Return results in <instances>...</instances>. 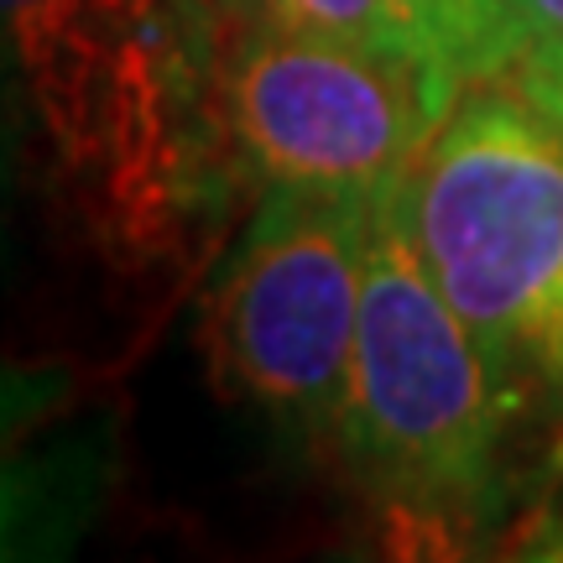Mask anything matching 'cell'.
I'll return each instance as SVG.
<instances>
[{"label": "cell", "instance_id": "obj_11", "mask_svg": "<svg viewBox=\"0 0 563 563\" xmlns=\"http://www.w3.org/2000/svg\"><path fill=\"white\" fill-rule=\"evenodd\" d=\"M517 559H532V563H563V517H548L538 522L532 532L522 538Z\"/></svg>", "mask_w": 563, "mask_h": 563}, {"label": "cell", "instance_id": "obj_7", "mask_svg": "<svg viewBox=\"0 0 563 563\" xmlns=\"http://www.w3.org/2000/svg\"><path fill=\"white\" fill-rule=\"evenodd\" d=\"M397 5L412 21L449 100H460L470 84L506 79L527 47L511 0H397Z\"/></svg>", "mask_w": 563, "mask_h": 563}, {"label": "cell", "instance_id": "obj_2", "mask_svg": "<svg viewBox=\"0 0 563 563\" xmlns=\"http://www.w3.org/2000/svg\"><path fill=\"white\" fill-rule=\"evenodd\" d=\"M517 402L422 266L407 178L371 209L361 323L340 412L350 475L397 522L449 538L501 517V439Z\"/></svg>", "mask_w": 563, "mask_h": 563}, {"label": "cell", "instance_id": "obj_8", "mask_svg": "<svg viewBox=\"0 0 563 563\" xmlns=\"http://www.w3.org/2000/svg\"><path fill=\"white\" fill-rule=\"evenodd\" d=\"M251 16H272L282 26L319 32V37H334V42H355V47L376 53V58L418 63V68L433 74V63H428L418 32H412V21L402 16L397 0H251Z\"/></svg>", "mask_w": 563, "mask_h": 563}, {"label": "cell", "instance_id": "obj_12", "mask_svg": "<svg viewBox=\"0 0 563 563\" xmlns=\"http://www.w3.org/2000/svg\"><path fill=\"white\" fill-rule=\"evenodd\" d=\"M209 5H214V16H220L224 37H230L241 21H251V0H209Z\"/></svg>", "mask_w": 563, "mask_h": 563}, {"label": "cell", "instance_id": "obj_9", "mask_svg": "<svg viewBox=\"0 0 563 563\" xmlns=\"http://www.w3.org/2000/svg\"><path fill=\"white\" fill-rule=\"evenodd\" d=\"M517 89L543 110L548 121L563 131V42H548V47H527L517 58Z\"/></svg>", "mask_w": 563, "mask_h": 563}, {"label": "cell", "instance_id": "obj_10", "mask_svg": "<svg viewBox=\"0 0 563 563\" xmlns=\"http://www.w3.org/2000/svg\"><path fill=\"white\" fill-rule=\"evenodd\" d=\"M517 11V26H522L527 47H548V42H563V0H511ZM522 47V53H527Z\"/></svg>", "mask_w": 563, "mask_h": 563}, {"label": "cell", "instance_id": "obj_1", "mask_svg": "<svg viewBox=\"0 0 563 563\" xmlns=\"http://www.w3.org/2000/svg\"><path fill=\"white\" fill-rule=\"evenodd\" d=\"M209 0H0V251L16 209L125 282L178 266L224 199Z\"/></svg>", "mask_w": 563, "mask_h": 563}, {"label": "cell", "instance_id": "obj_6", "mask_svg": "<svg viewBox=\"0 0 563 563\" xmlns=\"http://www.w3.org/2000/svg\"><path fill=\"white\" fill-rule=\"evenodd\" d=\"M115 481V418L53 361L0 355V563L68 559Z\"/></svg>", "mask_w": 563, "mask_h": 563}, {"label": "cell", "instance_id": "obj_4", "mask_svg": "<svg viewBox=\"0 0 563 563\" xmlns=\"http://www.w3.org/2000/svg\"><path fill=\"white\" fill-rule=\"evenodd\" d=\"M376 199L266 183L203 298L220 386L292 449L340 439Z\"/></svg>", "mask_w": 563, "mask_h": 563}, {"label": "cell", "instance_id": "obj_3", "mask_svg": "<svg viewBox=\"0 0 563 563\" xmlns=\"http://www.w3.org/2000/svg\"><path fill=\"white\" fill-rule=\"evenodd\" d=\"M407 214L506 397L563 418V131L522 89L470 84L407 173Z\"/></svg>", "mask_w": 563, "mask_h": 563}, {"label": "cell", "instance_id": "obj_5", "mask_svg": "<svg viewBox=\"0 0 563 563\" xmlns=\"http://www.w3.org/2000/svg\"><path fill=\"white\" fill-rule=\"evenodd\" d=\"M449 104L418 63L376 58L272 16H251L224 37V136L262 183L382 199L418 167Z\"/></svg>", "mask_w": 563, "mask_h": 563}]
</instances>
